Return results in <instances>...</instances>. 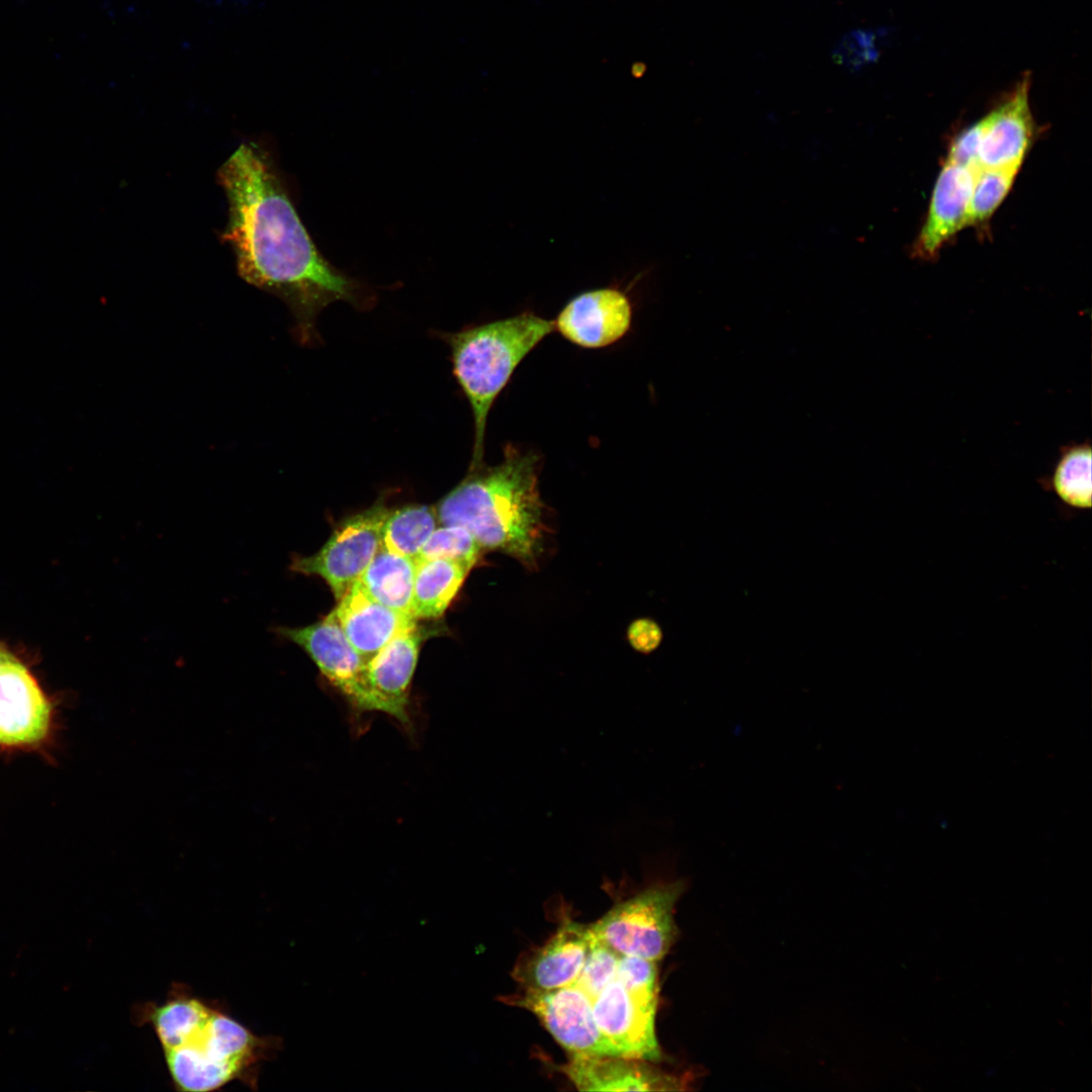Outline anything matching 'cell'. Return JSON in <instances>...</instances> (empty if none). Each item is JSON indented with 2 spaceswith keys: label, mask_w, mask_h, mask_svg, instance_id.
Returning a JSON list of instances; mask_svg holds the SVG:
<instances>
[{
  "label": "cell",
  "mask_w": 1092,
  "mask_h": 1092,
  "mask_svg": "<svg viewBox=\"0 0 1092 1092\" xmlns=\"http://www.w3.org/2000/svg\"><path fill=\"white\" fill-rule=\"evenodd\" d=\"M217 180L229 204L222 239L239 275L280 298L294 318L301 344L315 339V321L330 303L365 302L363 285L317 250L279 179L268 153L243 143L220 166Z\"/></svg>",
  "instance_id": "cell-1"
},
{
  "label": "cell",
  "mask_w": 1092,
  "mask_h": 1092,
  "mask_svg": "<svg viewBox=\"0 0 1092 1092\" xmlns=\"http://www.w3.org/2000/svg\"><path fill=\"white\" fill-rule=\"evenodd\" d=\"M133 1013L153 1027L178 1091L210 1092L234 1081L256 1090L261 1064L282 1049L281 1037L255 1034L180 984L162 1004L148 1002Z\"/></svg>",
  "instance_id": "cell-2"
},
{
  "label": "cell",
  "mask_w": 1092,
  "mask_h": 1092,
  "mask_svg": "<svg viewBox=\"0 0 1092 1092\" xmlns=\"http://www.w3.org/2000/svg\"><path fill=\"white\" fill-rule=\"evenodd\" d=\"M540 457L507 445L503 460L469 468L437 505L441 525L466 528L483 550L537 570L548 551L549 510L539 491Z\"/></svg>",
  "instance_id": "cell-3"
},
{
  "label": "cell",
  "mask_w": 1092,
  "mask_h": 1092,
  "mask_svg": "<svg viewBox=\"0 0 1092 1092\" xmlns=\"http://www.w3.org/2000/svg\"><path fill=\"white\" fill-rule=\"evenodd\" d=\"M554 330V321L525 311L444 336L453 374L473 416L470 468L483 463L487 417L495 399L520 363Z\"/></svg>",
  "instance_id": "cell-4"
},
{
  "label": "cell",
  "mask_w": 1092,
  "mask_h": 1092,
  "mask_svg": "<svg viewBox=\"0 0 1092 1092\" xmlns=\"http://www.w3.org/2000/svg\"><path fill=\"white\" fill-rule=\"evenodd\" d=\"M687 886L685 879L656 878L589 924L590 930L623 956L658 962L676 939L674 907Z\"/></svg>",
  "instance_id": "cell-5"
},
{
  "label": "cell",
  "mask_w": 1092,
  "mask_h": 1092,
  "mask_svg": "<svg viewBox=\"0 0 1092 1092\" xmlns=\"http://www.w3.org/2000/svg\"><path fill=\"white\" fill-rule=\"evenodd\" d=\"M389 509L381 500L343 520L314 554L292 559L290 569L322 577L336 601L360 578L381 546V530Z\"/></svg>",
  "instance_id": "cell-6"
},
{
  "label": "cell",
  "mask_w": 1092,
  "mask_h": 1092,
  "mask_svg": "<svg viewBox=\"0 0 1092 1092\" xmlns=\"http://www.w3.org/2000/svg\"><path fill=\"white\" fill-rule=\"evenodd\" d=\"M498 1000L534 1014L570 1056H619L596 1022L593 1001L575 985L552 990L521 988Z\"/></svg>",
  "instance_id": "cell-7"
},
{
  "label": "cell",
  "mask_w": 1092,
  "mask_h": 1092,
  "mask_svg": "<svg viewBox=\"0 0 1092 1092\" xmlns=\"http://www.w3.org/2000/svg\"><path fill=\"white\" fill-rule=\"evenodd\" d=\"M273 631L304 650L322 674L355 710L378 712L367 679V662L348 641L334 611L313 624L303 627L279 626Z\"/></svg>",
  "instance_id": "cell-8"
},
{
  "label": "cell",
  "mask_w": 1092,
  "mask_h": 1092,
  "mask_svg": "<svg viewBox=\"0 0 1092 1092\" xmlns=\"http://www.w3.org/2000/svg\"><path fill=\"white\" fill-rule=\"evenodd\" d=\"M658 993L626 988L616 977L593 1001L596 1022L620 1057L658 1061L655 1033Z\"/></svg>",
  "instance_id": "cell-9"
},
{
  "label": "cell",
  "mask_w": 1092,
  "mask_h": 1092,
  "mask_svg": "<svg viewBox=\"0 0 1092 1092\" xmlns=\"http://www.w3.org/2000/svg\"><path fill=\"white\" fill-rule=\"evenodd\" d=\"M589 940V924L565 919L545 943L520 956L511 976L524 989L552 990L573 985Z\"/></svg>",
  "instance_id": "cell-10"
},
{
  "label": "cell",
  "mask_w": 1092,
  "mask_h": 1092,
  "mask_svg": "<svg viewBox=\"0 0 1092 1092\" xmlns=\"http://www.w3.org/2000/svg\"><path fill=\"white\" fill-rule=\"evenodd\" d=\"M631 322L627 296L617 289L601 288L572 298L554 321V328L578 347L600 349L622 339Z\"/></svg>",
  "instance_id": "cell-11"
},
{
  "label": "cell",
  "mask_w": 1092,
  "mask_h": 1092,
  "mask_svg": "<svg viewBox=\"0 0 1092 1092\" xmlns=\"http://www.w3.org/2000/svg\"><path fill=\"white\" fill-rule=\"evenodd\" d=\"M51 722V704L26 667L17 659L1 663L0 745L37 744Z\"/></svg>",
  "instance_id": "cell-12"
},
{
  "label": "cell",
  "mask_w": 1092,
  "mask_h": 1092,
  "mask_svg": "<svg viewBox=\"0 0 1092 1092\" xmlns=\"http://www.w3.org/2000/svg\"><path fill=\"white\" fill-rule=\"evenodd\" d=\"M432 630L418 625L401 632L389 641L366 664L369 686L376 699L378 712L394 717L408 725V695L422 642Z\"/></svg>",
  "instance_id": "cell-13"
},
{
  "label": "cell",
  "mask_w": 1092,
  "mask_h": 1092,
  "mask_svg": "<svg viewBox=\"0 0 1092 1092\" xmlns=\"http://www.w3.org/2000/svg\"><path fill=\"white\" fill-rule=\"evenodd\" d=\"M977 171L945 162L935 181L927 215L913 245V255L931 260L964 226Z\"/></svg>",
  "instance_id": "cell-14"
},
{
  "label": "cell",
  "mask_w": 1092,
  "mask_h": 1092,
  "mask_svg": "<svg viewBox=\"0 0 1092 1092\" xmlns=\"http://www.w3.org/2000/svg\"><path fill=\"white\" fill-rule=\"evenodd\" d=\"M557 1070L583 1091H673L687 1084L645 1060L619 1056H570Z\"/></svg>",
  "instance_id": "cell-15"
},
{
  "label": "cell",
  "mask_w": 1092,
  "mask_h": 1092,
  "mask_svg": "<svg viewBox=\"0 0 1092 1092\" xmlns=\"http://www.w3.org/2000/svg\"><path fill=\"white\" fill-rule=\"evenodd\" d=\"M1028 91L1029 80L1026 77L984 117L980 168H1020L1035 129Z\"/></svg>",
  "instance_id": "cell-16"
},
{
  "label": "cell",
  "mask_w": 1092,
  "mask_h": 1092,
  "mask_svg": "<svg viewBox=\"0 0 1092 1092\" xmlns=\"http://www.w3.org/2000/svg\"><path fill=\"white\" fill-rule=\"evenodd\" d=\"M333 611L348 641L366 662L418 622L374 601L357 582Z\"/></svg>",
  "instance_id": "cell-17"
},
{
  "label": "cell",
  "mask_w": 1092,
  "mask_h": 1092,
  "mask_svg": "<svg viewBox=\"0 0 1092 1092\" xmlns=\"http://www.w3.org/2000/svg\"><path fill=\"white\" fill-rule=\"evenodd\" d=\"M416 568L417 562L414 558L390 552L380 546L356 582L374 601L412 616Z\"/></svg>",
  "instance_id": "cell-18"
},
{
  "label": "cell",
  "mask_w": 1092,
  "mask_h": 1092,
  "mask_svg": "<svg viewBox=\"0 0 1092 1092\" xmlns=\"http://www.w3.org/2000/svg\"><path fill=\"white\" fill-rule=\"evenodd\" d=\"M412 616L415 620L441 617L457 595L471 568L456 561H416Z\"/></svg>",
  "instance_id": "cell-19"
},
{
  "label": "cell",
  "mask_w": 1092,
  "mask_h": 1092,
  "mask_svg": "<svg viewBox=\"0 0 1092 1092\" xmlns=\"http://www.w3.org/2000/svg\"><path fill=\"white\" fill-rule=\"evenodd\" d=\"M438 524L434 506L407 505L389 510L381 530V546L415 559Z\"/></svg>",
  "instance_id": "cell-20"
},
{
  "label": "cell",
  "mask_w": 1092,
  "mask_h": 1092,
  "mask_svg": "<svg viewBox=\"0 0 1092 1092\" xmlns=\"http://www.w3.org/2000/svg\"><path fill=\"white\" fill-rule=\"evenodd\" d=\"M1091 447L1080 444L1067 449L1059 459L1052 487L1062 502L1079 510L1092 507Z\"/></svg>",
  "instance_id": "cell-21"
},
{
  "label": "cell",
  "mask_w": 1092,
  "mask_h": 1092,
  "mask_svg": "<svg viewBox=\"0 0 1092 1092\" xmlns=\"http://www.w3.org/2000/svg\"><path fill=\"white\" fill-rule=\"evenodd\" d=\"M1019 169L980 168L974 179L967 226H980L991 218L1009 193Z\"/></svg>",
  "instance_id": "cell-22"
},
{
  "label": "cell",
  "mask_w": 1092,
  "mask_h": 1092,
  "mask_svg": "<svg viewBox=\"0 0 1092 1092\" xmlns=\"http://www.w3.org/2000/svg\"><path fill=\"white\" fill-rule=\"evenodd\" d=\"M481 552L482 549L466 528L442 525L434 530L415 560L445 559L472 568Z\"/></svg>",
  "instance_id": "cell-23"
},
{
  "label": "cell",
  "mask_w": 1092,
  "mask_h": 1092,
  "mask_svg": "<svg viewBox=\"0 0 1092 1092\" xmlns=\"http://www.w3.org/2000/svg\"><path fill=\"white\" fill-rule=\"evenodd\" d=\"M621 957V953L597 937L590 930L587 954L580 974L573 985L594 1001L605 987L615 979Z\"/></svg>",
  "instance_id": "cell-24"
},
{
  "label": "cell",
  "mask_w": 1092,
  "mask_h": 1092,
  "mask_svg": "<svg viewBox=\"0 0 1092 1092\" xmlns=\"http://www.w3.org/2000/svg\"><path fill=\"white\" fill-rule=\"evenodd\" d=\"M656 962L635 956L620 959L616 978L628 989L658 992Z\"/></svg>",
  "instance_id": "cell-25"
},
{
  "label": "cell",
  "mask_w": 1092,
  "mask_h": 1092,
  "mask_svg": "<svg viewBox=\"0 0 1092 1092\" xmlns=\"http://www.w3.org/2000/svg\"><path fill=\"white\" fill-rule=\"evenodd\" d=\"M985 127L984 117L964 128L951 141L945 162L978 171L979 152Z\"/></svg>",
  "instance_id": "cell-26"
},
{
  "label": "cell",
  "mask_w": 1092,
  "mask_h": 1092,
  "mask_svg": "<svg viewBox=\"0 0 1092 1092\" xmlns=\"http://www.w3.org/2000/svg\"><path fill=\"white\" fill-rule=\"evenodd\" d=\"M627 638L633 649L647 654L658 647L662 640V632L653 620L640 618L629 625Z\"/></svg>",
  "instance_id": "cell-27"
},
{
  "label": "cell",
  "mask_w": 1092,
  "mask_h": 1092,
  "mask_svg": "<svg viewBox=\"0 0 1092 1092\" xmlns=\"http://www.w3.org/2000/svg\"><path fill=\"white\" fill-rule=\"evenodd\" d=\"M16 659L6 649L0 646V664Z\"/></svg>",
  "instance_id": "cell-28"
}]
</instances>
